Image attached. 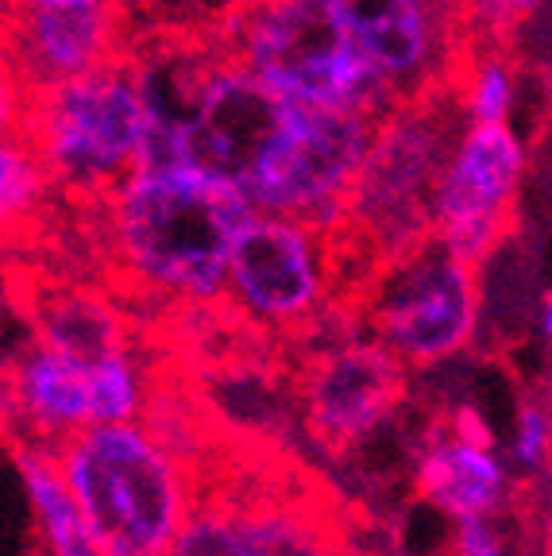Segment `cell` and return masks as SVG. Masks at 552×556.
<instances>
[{
	"instance_id": "17",
	"label": "cell",
	"mask_w": 552,
	"mask_h": 556,
	"mask_svg": "<svg viewBox=\"0 0 552 556\" xmlns=\"http://www.w3.org/2000/svg\"><path fill=\"white\" fill-rule=\"evenodd\" d=\"M35 340H43L74 359H86V364L128 352V337H124L116 309H109L101 298L74 294V290L54 294L39 309V337Z\"/></svg>"
},
{
	"instance_id": "13",
	"label": "cell",
	"mask_w": 552,
	"mask_h": 556,
	"mask_svg": "<svg viewBox=\"0 0 552 556\" xmlns=\"http://www.w3.org/2000/svg\"><path fill=\"white\" fill-rule=\"evenodd\" d=\"M414 483L417 495L456 526L494 518L510 503L506 464L494 456L487 429L467 409H460L449 429L432 433V441L417 456Z\"/></svg>"
},
{
	"instance_id": "10",
	"label": "cell",
	"mask_w": 552,
	"mask_h": 556,
	"mask_svg": "<svg viewBox=\"0 0 552 556\" xmlns=\"http://www.w3.org/2000/svg\"><path fill=\"white\" fill-rule=\"evenodd\" d=\"M526 148L510 124H467L432 190V236L479 267L514 225Z\"/></svg>"
},
{
	"instance_id": "7",
	"label": "cell",
	"mask_w": 552,
	"mask_h": 556,
	"mask_svg": "<svg viewBox=\"0 0 552 556\" xmlns=\"http://www.w3.org/2000/svg\"><path fill=\"white\" fill-rule=\"evenodd\" d=\"M367 325L402 367H432L464 352L479 325V275L437 236L379 263Z\"/></svg>"
},
{
	"instance_id": "4",
	"label": "cell",
	"mask_w": 552,
	"mask_h": 556,
	"mask_svg": "<svg viewBox=\"0 0 552 556\" xmlns=\"http://www.w3.org/2000/svg\"><path fill=\"white\" fill-rule=\"evenodd\" d=\"M460 136L464 104L456 89L402 104L379 121L344 225V232L367 243L379 263L432 236V190Z\"/></svg>"
},
{
	"instance_id": "1",
	"label": "cell",
	"mask_w": 552,
	"mask_h": 556,
	"mask_svg": "<svg viewBox=\"0 0 552 556\" xmlns=\"http://www.w3.org/2000/svg\"><path fill=\"white\" fill-rule=\"evenodd\" d=\"M104 205L131 282L181 305L225 302L233 248L255 217L240 190L193 166H139Z\"/></svg>"
},
{
	"instance_id": "6",
	"label": "cell",
	"mask_w": 552,
	"mask_h": 556,
	"mask_svg": "<svg viewBox=\"0 0 552 556\" xmlns=\"http://www.w3.org/2000/svg\"><path fill=\"white\" fill-rule=\"evenodd\" d=\"M375 128L379 121L367 116L290 104L275 148L248 178L243 198L255 213L305 220L321 232L344 236L348 201L372 155Z\"/></svg>"
},
{
	"instance_id": "19",
	"label": "cell",
	"mask_w": 552,
	"mask_h": 556,
	"mask_svg": "<svg viewBox=\"0 0 552 556\" xmlns=\"http://www.w3.org/2000/svg\"><path fill=\"white\" fill-rule=\"evenodd\" d=\"M166 556H248L228 491L201 495Z\"/></svg>"
},
{
	"instance_id": "21",
	"label": "cell",
	"mask_w": 552,
	"mask_h": 556,
	"mask_svg": "<svg viewBox=\"0 0 552 556\" xmlns=\"http://www.w3.org/2000/svg\"><path fill=\"white\" fill-rule=\"evenodd\" d=\"M502 514L479 518V521H460L456 538H452V556H522L526 553V548L518 545V538L506 530Z\"/></svg>"
},
{
	"instance_id": "25",
	"label": "cell",
	"mask_w": 552,
	"mask_h": 556,
	"mask_svg": "<svg viewBox=\"0 0 552 556\" xmlns=\"http://www.w3.org/2000/svg\"><path fill=\"white\" fill-rule=\"evenodd\" d=\"M16 9H66V4H109V0H12Z\"/></svg>"
},
{
	"instance_id": "15",
	"label": "cell",
	"mask_w": 552,
	"mask_h": 556,
	"mask_svg": "<svg viewBox=\"0 0 552 556\" xmlns=\"http://www.w3.org/2000/svg\"><path fill=\"white\" fill-rule=\"evenodd\" d=\"M248 556H337L310 498L286 491H228Z\"/></svg>"
},
{
	"instance_id": "2",
	"label": "cell",
	"mask_w": 552,
	"mask_h": 556,
	"mask_svg": "<svg viewBox=\"0 0 552 556\" xmlns=\"http://www.w3.org/2000/svg\"><path fill=\"white\" fill-rule=\"evenodd\" d=\"M54 456L101 556H166L201 498L186 460L143 421L81 429Z\"/></svg>"
},
{
	"instance_id": "23",
	"label": "cell",
	"mask_w": 552,
	"mask_h": 556,
	"mask_svg": "<svg viewBox=\"0 0 552 556\" xmlns=\"http://www.w3.org/2000/svg\"><path fill=\"white\" fill-rule=\"evenodd\" d=\"M27 113H32V89L24 86L20 70L12 66L9 51L0 43V136L27 128Z\"/></svg>"
},
{
	"instance_id": "24",
	"label": "cell",
	"mask_w": 552,
	"mask_h": 556,
	"mask_svg": "<svg viewBox=\"0 0 552 556\" xmlns=\"http://www.w3.org/2000/svg\"><path fill=\"white\" fill-rule=\"evenodd\" d=\"M541 0H487V12H491V20H518V16H529V12L537 9Z\"/></svg>"
},
{
	"instance_id": "3",
	"label": "cell",
	"mask_w": 552,
	"mask_h": 556,
	"mask_svg": "<svg viewBox=\"0 0 552 556\" xmlns=\"http://www.w3.org/2000/svg\"><path fill=\"white\" fill-rule=\"evenodd\" d=\"M24 131L35 139L54 186L109 198L139 170L151 136L143 70L116 59L78 81L35 93Z\"/></svg>"
},
{
	"instance_id": "8",
	"label": "cell",
	"mask_w": 552,
	"mask_h": 556,
	"mask_svg": "<svg viewBox=\"0 0 552 556\" xmlns=\"http://www.w3.org/2000/svg\"><path fill=\"white\" fill-rule=\"evenodd\" d=\"M325 9L398 109L464 78V0H325Z\"/></svg>"
},
{
	"instance_id": "12",
	"label": "cell",
	"mask_w": 552,
	"mask_h": 556,
	"mask_svg": "<svg viewBox=\"0 0 552 556\" xmlns=\"http://www.w3.org/2000/svg\"><path fill=\"white\" fill-rule=\"evenodd\" d=\"M121 35V4L109 0L66 9H16L0 43L35 97L124 59Z\"/></svg>"
},
{
	"instance_id": "9",
	"label": "cell",
	"mask_w": 552,
	"mask_h": 556,
	"mask_svg": "<svg viewBox=\"0 0 552 556\" xmlns=\"http://www.w3.org/2000/svg\"><path fill=\"white\" fill-rule=\"evenodd\" d=\"M337 275V236L305 220L255 213L233 248L225 302L271 329H298L325 309Z\"/></svg>"
},
{
	"instance_id": "14",
	"label": "cell",
	"mask_w": 552,
	"mask_h": 556,
	"mask_svg": "<svg viewBox=\"0 0 552 556\" xmlns=\"http://www.w3.org/2000/svg\"><path fill=\"white\" fill-rule=\"evenodd\" d=\"M93 364L35 340L0 379V406L27 429V444L59 448L93 429Z\"/></svg>"
},
{
	"instance_id": "22",
	"label": "cell",
	"mask_w": 552,
	"mask_h": 556,
	"mask_svg": "<svg viewBox=\"0 0 552 556\" xmlns=\"http://www.w3.org/2000/svg\"><path fill=\"white\" fill-rule=\"evenodd\" d=\"M552 456V421L541 406H522L518 426H514V460L522 468L537 471Z\"/></svg>"
},
{
	"instance_id": "11",
	"label": "cell",
	"mask_w": 552,
	"mask_h": 556,
	"mask_svg": "<svg viewBox=\"0 0 552 556\" xmlns=\"http://www.w3.org/2000/svg\"><path fill=\"white\" fill-rule=\"evenodd\" d=\"M406 399V367L375 340L328 348L305 379V426L328 452L367 441Z\"/></svg>"
},
{
	"instance_id": "5",
	"label": "cell",
	"mask_w": 552,
	"mask_h": 556,
	"mask_svg": "<svg viewBox=\"0 0 552 556\" xmlns=\"http://www.w3.org/2000/svg\"><path fill=\"white\" fill-rule=\"evenodd\" d=\"M233 54L275 97L325 113L382 121L398 109L344 43L325 0H290L278 9L236 12Z\"/></svg>"
},
{
	"instance_id": "26",
	"label": "cell",
	"mask_w": 552,
	"mask_h": 556,
	"mask_svg": "<svg viewBox=\"0 0 552 556\" xmlns=\"http://www.w3.org/2000/svg\"><path fill=\"white\" fill-rule=\"evenodd\" d=\"M278 4H290V0H236L240 12H260V9H278Z\"/></svg>"
},
{
	"instance_id": "18",
	"label": "cell",
	"mask_w": 552,
	"mask_h": 556,
	"mask_svg": "<svg viewBox=\"0 0 552 556\" xmlns=\"http://www.w3.org/2000/svg\"><path fill=\"white\" fill-rule=\"evenodd\" d=\"M54 178L27 131L0 136V243L32 232L35 217L47 208Z\"/></svg>"
},
{
	"instance_id": "16",
	"label": "cell",
	"mask_w": 552,
	"mask_h": 556,
	"mask_svg": "<svg viewBox=\"0 0 552 556\" xmlns=\"http://www.w3.org/2000/svg\"><path fill=\"white\" fill-rule=\"evenodd\" d=\"M12 456H16V471L24 479L27 503H32L43 556H101L93 538H89V526L81 518L78 503L70 495L66 479H62L54 448L16 441Z\"/></svg>"
},
{
	"instance_id": "20",
	"label": "cell",
	"mask_w": 552,
	"mask_h": 556,
	"mask_svg": "<svg viewBox=\"0 0 552 556\" xmlns=\"http://www.w3.org/2000/svg\"><path fill=\"white\" fill-rule=\"evenodd\" d=\"M456 93L472 124H506L510 101H514V70L502 62V54H484L460 78Z\"/></svg>"
},
{
	"instance_id": "27",
	"label": "cell",
	"mask_w": 552,
	"mask_h": 556,
	"mask_svg": "<svg viewBox=\"0 0 552 556\" xmlns=\"http://www.w3.org/2000/svg\"><path fill=\"white\" fill-rule=\"evenodd\" d=\"M541 321H544V332L552 337V290L544 294V305H541Z\"/></svg>"
}]
</instances>
